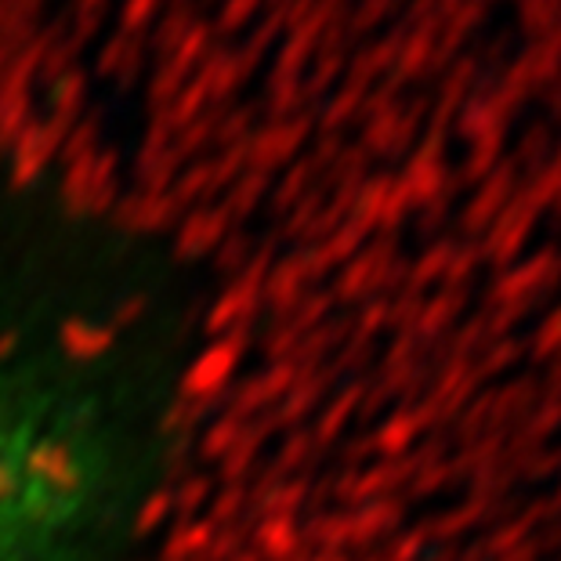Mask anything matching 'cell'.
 <instances>
[{
	"mask_svg": "<svg viewBox=\"0 0 561 561\" xmlns=\"http://www.w3.org/2000/svg\"><path fill=\"white\" fill-rule=\"evenodd\" d=\"M214 363L210 308L178 265L0 185V561H160Z\"/></svg>",
	"mask_w": 561,
	"mask_h": 561,
	"instance_id": "1",
	"label": "cell"
}]
</instances>
